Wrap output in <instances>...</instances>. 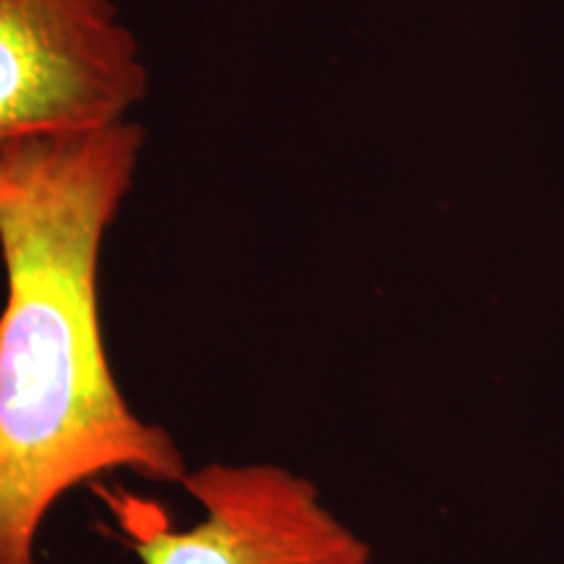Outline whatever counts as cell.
<instances>
[{"label":"cell","mask_w":564,"mask_h":564,"mask_svg":"<svg viewBox=\"0 0 564 564\" xmlns=\"http://www.w3.org/2000/svg\"><path fill=\"white\" fill-rule=\"evenodd\" d=\"M133 121L0 150V564H40L47 512L108 474L183 484L171 432L126 403L100 312V259L137 178Z\"/></svg>","instance_id":"obj_1"},{"label":"cell","mask_w":564,"mask_h":564,"mask_svg":"<svg viewBox=\"0 0 564 564\" xmlns=\"http://www.w3.org/2000/svg\"><path fill=\"white\" fill-rule=\"evenodd\" d=\"M147 89L116 0H0V150L131 121Z\"/></svg>","instance_id":"obj_2"},{"label":"cell","mask_w":564,"mask_h":564,"mask_svg":"<svg viewBox=\"0 0 564 564\" xmlns=\"http://www.w3.org/2000/svg\"><path fill=\"white\" fill-rule=\"evenodd\" d=\"M181 486L202 507L183 531L160 525L137 499L116 505L141 564H366V546L316 486L278 463H207Z\"/></svg>","instance_id":"obj_3"}]
</instances>
